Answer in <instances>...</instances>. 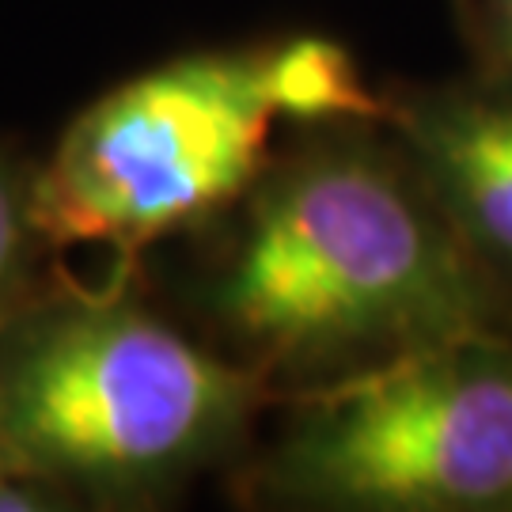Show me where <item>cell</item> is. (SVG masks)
<instances>
[{
  "label": "cell",
  "instance_id": "3",
  "mask_svg": "<svg viewBox=\"0 0 512 512\" xmlns=\"http://www.w3.org/2000/svg\"><path fill=\"white\" fill-rule=\"evenodd\" d=\"M277 107L262 54H198L133 76L65 129L31 179L54 247H141L213 217L258 179Z\"/></svg>",
  "mask_w": 512,
  "mask_h": 512
},
{
  "label": "cell",
  "instance_id": "7",
  "mask_svg": "<svg viewBox=\"0 0 512 512\" xmlns=\"http://www.w3.org/2000/svg\"><path fill=\"white\" fill-rule=\"evenodd\" d=\"M38 236L31 217V183H19L8 164H0V311L16 293L27 266V239Z\"/></svg>",
  "mask_w": 512,
  "mask_h": 512
},
{
  "label": "cell",
  "instance_id": "9",
  "mask_svg": "<svg viewBox=\"0 0 512 512\" xmlns=\"http://www.w3.org/2000/svg\"><path fill=\"white\" fill-rule=\"evenodd\" d=\"M505 4V19H509V31H512V0H501Z\"/></svg>",
  "mask_w": 512,
  "mask_h": 512
},
{
  "label": "cell",
  "instance_id": "1",
  "mask_svg": "<svg viewBox=\"0 0 512 512\" xmlns=\"http://www.w3.org/2000/svg\"><path fill=\"white\" fill-rule=\"evenodd\" d=\"M217 311L274 361L475 334V281L387 167L327 156L262 190Z\"/></svg>",
  "mask_w": 512,
  "mask_h": 512
},
{
  "label": "cell",
  "instance_id": "5",
  "mask_svg": "<svg viewBox=\"0 0 512 512\" xmlns=\"http://www.w3.org/2000/svg\"><path fill=\"white\" fill-rule=\"evenodd\" d=\"M414 141L471 228L512 258V107L444 103L414 122Z\"/></svg>",
  "mask_w": 512,
  "mask_h": 512
},
{
  "label": "cell",
  "instance_id": "8",
  "mask_svg": "<svg viewBox=\"0 0 512 512\" xmlns=\"http://www.w3.org/2000/svg\"><path fill=\"white\" fill-rule=\"evenodd\" d=\"M8 471H23V467H19L16 459H12V452L0 444V475H8Z\"/></svg>",
  "mask_w": 512,
  "mask_h": 512
},
{
  "label": "cell",
  "instance_id": "6",
  "mask_svg": "<svg viewBox=\"0 0 512 512\" xmlns=\"http://www.w3.org/2000/svg\"><path fill=\"white\" fill-rule=\"evenodd\" d=\"M262 80L277 114L293 118H338V114H376V99L361 84L357 65L338 42L293 38L281 50L262 54Z\"/></svg>",
  "mask_w": 512,
  "mask_h": 512
},
{
  "label": "cell",
  "instance_id": "4",
  "mask_svg": "<svg viewBox=\"0 0 512 512\" xmlns=\"http://www.w3.org/2000/svg\"><path fill=\"white\" fill-rule=\"evenodd\" d=\"M281 475L365 509H478L512 497V361L475 334L414 346L319 391Z\"/></svg>",
  "mask_w": 512,
  "mask_h": 512
},
{
  "label": "cell",
  "instance_id": "2",
  "mask_svg": "<svg viewBox=\"0 0 512 512\" xmlns=\"http://www.w3.org/2000/svg\"><path fill=\"white\" fill-rule=\"evenodd\" d=\"M251 380L118 300L38 323L0 365V444L38 478L129 486L209 456Z\"/></svg>",
  "mask_w": 512,
  "mask_h": 512
}]
</instances>
